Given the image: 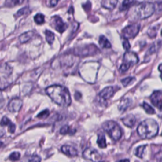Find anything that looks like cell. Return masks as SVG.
Returning a JSON list of instances; mask_svg holds the SVG:
<instances>
[{
  "mask_svg": "<svg viewBox=\"0 0 162 162\" xmlns=\"http://www.w3.org/2000/svg\"><path fill=\"white\" fill-rule=\"evenodd\" d=\"M46 93L51 100L61 106H68L72 99L67 87L60 85H53L46 89Z\"/></svg>",
  "mask_w": 162,
  "mask_h": 162,
  "instance_id": "obj_1",
  "label": "cell"
},
{
  "mask_svg": "<svg viewBox=\"0 0 162 162\" xmlns=\"http://www.w3.org/2000/svg\"><path fill=\"white\" fill-rule=\"evenodd\" d=\"M158 124L155 120L151 119L142 121L137 129L138 135L142 139H151L155 137L158 134Z\"/></svg>",
  "mask_w": 162,
  "mask_h": 162,
  "instance_id": "obj_2",
  "label": "cell"
},
{
  "mask_svg": "<svg viewBox=\"0 0 162 162\" xmlns=\"http://www.w3.org/2000/svg\"><path fill=\"white\" fill-rule=\"evenodd\" d=\"M155 6L151 2H144L138 4L134 8L133 15L137 19H144L153 14Z\"/></svg>",
  "mask_w": 162,
  "mask_h": 162,
  "instance_id": "obj_3",
  "label": "cell"
},
{
  "mask_svg": "<svg viewBox=\"0 0 162 162\" xmlns=\"http://www.w3.org/2000/svg\"><path fill=\"white\" fill-rule=\"evenodd\" d=\"M13 70L7 64L0 65V90L6 88L12 83Z\"/></svg>",
  "mask_w": 162,
  "mask_h": 162,
  "instance_id": "obj_4",
  "label": "cell"
},
{
  "mask_svg": "<svg viewBox=\"0 0 162 162\" xmlns=\"http://www.w3.org/2000/svg\"><path fill=\"white\" fill-rule=\"evenodd\" d=\"M103 128L114 141H118L121 138L122 135L121 128L119 124L115 122L109 121L105 122L103 125Z\"/></svg>",
  "mask_w": 162,
  "mask_h": 162,
  "instance_id": "obj_5",
  "label": "cell"
},
{
  "mask_svg": "<svg viewBox=\"0 0 162 162\" xmlns=\"http://www.w3.org/2000/svg\"><path fill=\"white\" fill-rule=\"evenodd\" d=\"M139 58L137 54L132 51H127L123 55V61L120 67V71L122 72H125L131 66L137 64Z\"/></svg>",
  "mask_w": 162,
  "mask_h": 162,
  "instance_id": "obj_6",
  "label": "cell"
},
{
  "mask_svg": "<svg viewBox=\"0 0 162 162\" xmlns=\"http://www.w3.org/2000/svg\"><path fill=\"white\" fill-rule=\"evenodd\" d=\"M83 157L93 162H101L102 156L96 149L93 148H87L83 153Z\"/></svg>",
  "mask_w": 162,
  "mask_h": 162,
  "instance_id": "obj_7",
  "label": "cell"
},
{
  "mask_svg": "<svg viewBox=\"0 0 162 162\" xmlns=\"http://www.w3.org/2000/svg\"><path fill=\"white\" fill-rule=\"evenodd\" d=\"M140 29V25L134 24L128 25L123 29L122 34L125 39H131L136 37Z\"/></svg>",
  "mask_w": 162,
  "mask_h": 162,
  "instance_id": "obj_8",
  "label": "cell"
},
{
  "mask_svg": "<svg viewBox=\"0 0 162 162\" xmlns=\"http://www.w3.org/2000/svg\"><path fill=\"white\" fill-rule=\"evenodd\" d=\"M52 23L55 29L59 32H64L67 28V25L57 15L52 18Z\"/></svg>",
  "mask_w": 162,
  "mask_h": 162,
  "instance_id": "obj_9",
  "label": "cell"
},
{
  "mask_svg": "<svg viewBox=\"0 0 162 162\" xmlns=\"http://www.w3.org/2000/svg\"><path fill=\"white\" fill-rule=\"evenodd\" d=\"M22 106V101L19 98H15L9 102L8 109L10 112H19Z\"/></svg>",
  "mask_w": 162,
  "mask_h": 162,
  "instance_id": "obj_10",
  "label": "cell"
},
{
  "mask_svg": "<svg viewBox=\"0 0 162 162\" xmlns=\"http://www.w3.org/2000/svg\"><path fill=\"white\" fill-rule=\"evenodd\" d=\"M151 101L154 106L158 107L159 110H161L162 106V93L161 91H156L153 93L151 96Z\"/></svg>",
  "mask_w": 162,
  "mask_h": 162,
  "instance_id": "obj_11",
  "label": "cell"
},
{
  "mask_svg": "<svg viewBox=\"0 0 162 162\" xmlns=\"http://www.w3.org/2000/svg\"><path fill=\"white\" fill-rule=\"evenodd\" d=\"M114 89L113 87L109 86L104 88L102 91L99 94L98 96L102 100H107L110 99L114 94Z\"/></svg>",
  "mask_w": 162,
  "mask_h": 162,
  "instance_id": "obj_12",
  "label": "cell"
},
{
  "mask_svg": "<svg viewBox=\"0 0 162 162\" xmlns=\"http://www.w3.org/2000/svg\"><path fill=\"white\" fill-rule=\"evenodd\" d=\"M61 151L68 156H75L78 154L77 150L73 146L69 145H64L61 147Z\"/></svg>",
  "mask_w": 162,
  "mask_h": 162,
  "instance_id": "obj_13",
  "label": "cell"
},
{
  "mask_svg": "<svg viewBox=\"0 0 162 162\" xmlns=\"http://www.w3.org/2000/svg\"><path fill=\"white\" fill-rule=\"evenodd\" d=\"M122 120L125 125L129 127H132L135 123H136V119L134 115L129 114L122 118Z\"/></svg>",
  "mask_w": 162,
  "mask_h": 162,
  "instance_id": "obj_14",
  "label": "cell"
},
{
  "mask_svg": "<svg viewBox=\"0 0 162 162\" xmlns=\"http://www.w3.org/2000/svg\"><path fill=\"white\" fill-rule=\"evenodd\" d=\"M0 125L4 127V126H8V131L10 133H14L15 131V125L14 123H13L10 119H8L6 116L2 119L1 122H0Z\"/></svg>",
  "mask_w": 162,
  "mask_h": 162,
  "instance_id": "obj_15",
  "label": "cell"
},
{
  "mask_svg": "<svg viewBox=\"0 0 162 162\" xmlns=\"http://www.w3.org/2000/svg\"><path fill=\"white\" fill-rule=\"evenodd\" d=\"M131 105V100L129 98H125L121 101L119 105V109L120 112H125Z\"/></svg>",
  "mask_w": 162,
  "mask_h": 162,
  "instance_id": "obj_16",
  "label": "cell"
},
{
  "mask_svg": "<svg viewBox=\"0 0 162 162\" xmlns=\"http://www.w3.org/2000/svg\"><path fill=\"white\" fill-rule=\"evenodd\" d=\"M118 1L116 0H105V1L101 2V5L103 7L109 9V10H113V9L116 6L117 4Z\"/></svg>",
  "mask_w": 162,
  "mask_h": 162,
  "instance_id": "obj_17",
  "label": "cell"
},
{
  "mask_svg": "<svg viewBox=\"0 0 162 162\" xmlns=\"http://www.w3.org/2000/svg\"><path fill=\"white\" fill-rule=\"evenodd\" d=\"M34 32L33 31H28L22 34L19 37V41L21 43H25L29 41L34 36Z\"/></svg>",
  "mask_w": 162,
  "mask_h": 162,
  "instance_id": "obj_18",
  "label": "cell"
},
{
  "mask_svg": "<svg viewBox=\"0 0 162 162\" xmlns=\"http://www.w3.org/2000/svg\"><path fill=\"white\" fill-rule=\"evenodd\" d=\"M99 43H100V46L104 48H110L112 47L111 43L104 35H101L100 37V39H99Z\"/></svg>",
  "mask_w": 162,
  "mask_h": 162,
  "instance_id": "obj_19",
  "label": "cell"
},
{
  "mask_svg": "<svg viewBox=\"0 0 162 162\" xmlns=\"http://www.w3.org/2000/svg\"><path fill=\"white\" fill-rule=\"evenodd\" d=\"M97 144H98V146L101 148H105L106 147V138L103 134H100L98 135Z\"/></svg>",
  "mask_w": 162,
  "mask_h": 162,
  "instance_id": "obj_20",
  "label": "cell"
},
{
  "mask_svg": "<svg viewBox=\"0 0 162 162\" xmlns=\"http://www.w3.org/2000/svg\"><path fill=\"white\" fill-rule=\"evenodd\" d=\"M76 131L75 129H72V128H70L68 125H65L64 127H62L60 129V134L63 135H65V134L72 135Z\"/></svg>",
  "mask_w": 162,
  "mask_h": 162,
  "instance_id": "obj_21",
  "label": "cell"
},
{
  "mask_svg": "<svg viewBox=\"0 0 162 162\" xmlns=\"http://www.w3.org/2000/svg\"><path fill=\"white\" fill-rule=\"evenodd\" d=\"M45 34H46V39L47 42L50 44H52L54 42V40H55V34L49 30H46L45 31Z\"/></svg>",
  "mask_w": 162,
  "mask_h": 162,
  "instance_id": "obj_22",
  "label": "cell"
},
{
  "mask_svg": "<svg viewBox=\"0 0 162 162\" xmlns=\"http://www.w3.org/2000/svg\"><path fill=\"white\" fill-rule=\"evenodd\" d=\"M146 148V145H143V146H139L136 149V151H135V155H136V156H138L140 158H143V155H144V153H145Z\"/></svg>",
  "mask_w": 162,
  "mask_h": 162,
  "instance_id": "obj_23",
  "label": "cell"
},
{
  "mask_svg": "<svg viewBox=\"0 0 162 162\" xmlns=\"http://www.w3.org/2000/svg\"><path fill=\"white\" fill-rule=\"evenodd\" d=\"M136 3V2H135V1H123L122 2V5H121V6L120 8V10L121 11L127 10V9H128L133 4Z\"/></svg>",
  "mask_w": 162,
  "mask_h": 162,
  "instance_id": "obj_24",
  "label": "cell"
},
{
  "mask_svg": "<svg viewBox=\"0 0 162 162\" xmlns=\"http://www.w3.org/2000/svg\"><path fill=\"white\" fill-rule=\"evenodd\" d=\"M142 106H143V109L145 110V111L147 113L150 114V115L155 113V109L153 107H151L149 105H148V103H144L142 105Z\"/></svg>",
  "mask_w": 162,
  "mask_h": 162,
  "instance_id": "obj_25",
  "label": "cell"
},
{
  "mask_svg": "<svg viewBox=\"0 0 162 162\" xmlns=\"http://www.w3.org/2000/svg\"><path fill=\"white\" fill-rule=\"evenodd\" d=\"M159 28H160V25H158V27L157 26L152 27V28H151L148 30V35H149L151 38H155L156 36V34L158 32V29Z\"/></svg>",
  "mask_w": 162,
  "mask_h": 162,
  "instance_id": "obj_26",
  "label": "cell"
},
{
  "mask_svg": "<svg viewBox=\"0 0 162 162\" xmlns=\"http://www.w3.org/2000/svg\"><path fill=\"white\" fill-rule=\"evenodd\" d=\"M34 20L38 24H42L44 23V16L43 14L38 13L34 17Z\"/></svg>",
  "mask_w": 162,
  "mask_h": 162,
  "instance_id": "obj_27",
  "label": "cell"
},
{
  "mask_svg": "<svg viewBox=\"0 0 162 162\" xmlns=\"http://www.w3.org/2000/svg\"><path fill=\"white\" fill-rule=\"evenodd\" d=\"M135 80V78L134 77H126L123 79L122 80V84H123V86L124 87H126L128 85H129L133 80Z\"/></svg>",
  "mask_w": 162,
  "mask_h": 162,
  "instance_id": "obj_28",
  "label": "cell"
},
{
  "mask_svg": "<svg viewBox=\"0 0 162 162\" xmlns=\"http://www.w3.org/2000/svg\"><path fill=\"white\" fill-rule=\"evenodd\" d=\"M20 154L19 152H13L12 153H11L10 156H9V158L12 161H17L20 159Z\"/></svg>",
  "mask_w": 162,
  "mask_h": 162,
  "instance_id": "obj_29",
  "label": "cell"
},
{
  "mask_svg": "<svg viewBox=\"0 0 162 162\" xmlns=\"http://www.w3.org/2000/svg\"><path fill=\"white\" fill-rule=\"evenodd\" d=\"M29 162H41V158L40 156L36 155H34L31 156L28 159Z\"/></svg>",
  "mask_w": 162,
  "mask_h": 162,
  "instance_id": "obj_30",
  "label": "cell"
},
{
  "mask_svg": "<svg viewBox=\"0 0 162 162\" xmlns=\"http://www.w3.org/2000/svg\"><path fill=\"white\" fill-rule=\"evenodd\" d=\"M29 12V8L28 7H24V8L20 9V10L16 13V15L18 17H20L21 15L28 13Z\"/></svg>",
  "mask_w": 162,
  "mask_h": 162,
  "instance_id": "obj_31",
  "label": "cell"
},
{
  "mask_svg": "<svg viewBox=\"0 0 162 162\" xmlns=\"http://www.w3.org/2000/svg\"><path fill=\"white\" fill-rule=\"evenodd\" d=\"M49 115H50L49 110H46L41 112L40 113H39L38 115V117L39 119H45V118H46L47 116H48Z\"/></svg>",
  "mask_w": 162,
  "mask_h": 162,
  "instance_id": "obj_32",
  "label": "cell"
},
{
  "mask_svg": "<svg viewBox=\"0 0 162 162\" xmlns=\"http://www.w3.org/2000/svg\"><path fill=\"white\" fill-rule=\"evenodd\" d=\"M23 2H22V1H15V0H13V1L6 2V6H13L21 4Z\"/></svg>",
  "mask_w": 162,
  "mask_h": 162,
  "instance_id": "obj_33",
  "label": "cell"
},
{
  "mask_svg": "<svg viewBox=\"0 0 162 162\" xmlns=\"http://www.w3.org/2000/svg\"><path fill=\"white\" fill-rule=\"evenodd\" d=\"M123 48L125 50H128L129 49H130L131 45H130V43H129V41L127 39H125L124 38L123 41Z\"/></svg>",
  "mask_w": 162,
  "mask_h": 162,
  "instance_id": "obj_34",
  "label": "cell"
},
{
  "mask_svg": "<svg viewBox=\"0 0 162 162\" xmlns=\"http://www.w3.org/2000/svg\"><path fill=\"white\" fill-rule=\"evenodd\" d=\"M4 105V99L2 93H0V109Z\"/></svg>",
  "mask_w": 162,
  "mask_h": 162,
  "instance_id": "obj_35",
  "label": "cell"
},
{
  "mask_svg": "<svg viewBox=\"0 0 162 162\" xmlns=\"http://www.w3.org/2000/svg\"><path fill=\"white\" fill-rule=\"evenodd\" d=\"M5 129L3 128V127H2V126L0 125V138H1L3 135L5 134Z\"/></svg>",
  "mask_w": 162,
  "mask_h": 162,
  "instance_id": "obj_36",
  "label": "cell"
},
{
  "mask_svg": "<svg viewBox=\"0 0 162 162\" xmlns=\"http://www.w3.org/2000/svg\"><path fill=\"white\" fill-rule=\"evenodd\" d=\"M58 1H56V0H52V1L50 2V3L51 5V6H55L57 5V4L58 3Z\"/></svg>",
  "mask_w": 162,
  "mask_h": 162,
  "instance_id": "obj_37",
  "label": "cell"
},
{
  "mask_svg": "<svg viewBox=\"0 0 162 162\" xmlns=\"http://www.w3.org/2000/svg\"><path fill=\"white\" fill-rule=\"evenodd\" d=\"M118 162H130V161L128 159H123V160H120Z\"/></svg>",
  "mask_w": 162,
  "mask_h": 162,
  "instance_id": "obj_38",
  "label": "cell"
},
{
  "mask_svg": "<svg viewBox=\"0 0 162 162\" xmlns=\"http://www.w3.org/2000/svg\"><path fill=\"white\" fill-rule=\"evenodd\" d=\"M161 65L160 64V66H159V71H160V72H161Z\"/></svg>",
  "mask_w": 162,
  "mask_h": 162,
  "instance_id": "obj_39",
  "label": "cell"
},
{
  "mask_svg": "<svg viewBox=\"0 0 162 162\" xmlns=\"http://www.w3.org/2000/svg\"><path fill=\"white\" fill-rule=\"evenodd\" d=\"M2 145H3V143L2 142H0V148L2 146Z\"/></svg>",
  "mask_w": 162,
  "mask_h": 162,
  "instance_id": "obj_40",
  "label": "cell"
}]
</instances>
